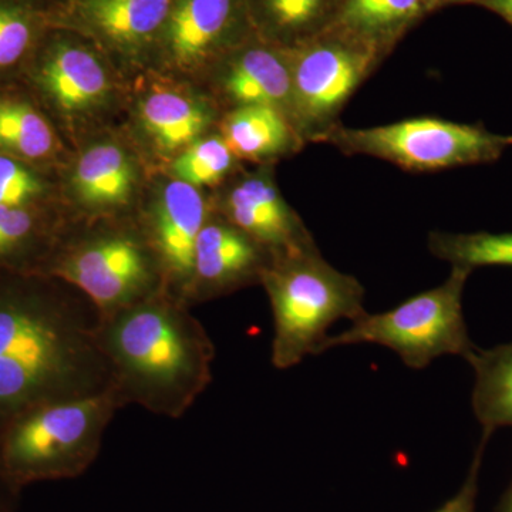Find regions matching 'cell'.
<instances>
[{"label":"cell","instance_id":"obj_24","mask_svg":"<svg viewBox=\"0 0 512 512\" xmlns=\"http://www.w3.org/2000/svg\"><path fill=\"white\" fill-rule=\"evenodd\" d=\"M165 170V174L175 180L204 191L227 183L241 171V161L232 153L220 131L215 130L185 148Z\"/></svg>","mask_w":512,"mask_h":512},{"label":"cell","instance_id":"obj_19","mask_svg":"<svg viewBox=\"0 0 512 512\" xmlns=\"http://www.w3.org/2000/svg\"><path fill=\"white\" fill-rule=\"evenodd\" d=\"M255 36L289 50L333 28L343 0H245Z\"/></svg>","mask_w":512,"mask_h":512},{"label":"cell","instance_id":"obj_4","mask_svg":"<svg viewBox=\"0 0 512 512\" xmlns=\"http://www.w3.org/2000/svg\"><path fill=\"white\" fill-rule=\"evenodd\" d=\"M123 409L114 390L46 404L13 421L0 450L12 481L79 477L99 456L104 431Z\"/></svg>","mask_w":512,"mask_h":512},{"label":"cell","instance_id":"obj_28","mask_svg":"<svg viewBox=\"0 0 512 512\" xmlns=\"http://www.w3.org/2000/svg\"><path fill=\"white\" fill-rule=\"evenodd\" d=\"M488 440H490V437L483 436L480 444H478L473 463H471L470 471H468L463 487L443 507L434 512H476L478 478H480L481 464H483L484 450Z\"/></svg>","mask_w":512,"mask_h":512},{"label":"cell","instance_id":"obj_31","mask_svg":"<svg viewBox=\"0 0 512 512\" xmlns=\"http://www.w3.org/2000/svg\"><path fill=\"white\" fill-rule=\"evenodd\" d=\"M495 512H512V480L503 497H501L500 504H498Z\"/></svg>","mask_w":512,"mask_h":512},{"label":"cell","instance_id":"obj_7","mask_svg":"<svg viewBox=\"0 0 512 512\" xmlns=\"http://www.w3.org/2000/svg\"><path fill=\"white\" fill-rule=\"evenodd\" d=\"M37 96L72 134L103 123L124 101V76L80 33L52 28L25 70Z\"/></svg>","mask_w":512,"mask_h":512},{"label":"cell","instance_id":"obj_11","mask_svg":"<svg viewBox=\"0 0 512 512\" xmlns=\"http://www.w3.org/2000/svg\"><path fill=\"white\" fill-rule=\"evenodd\" d=\"M131 90L130 133L137 151L167 167L217 130L222 110L198 84L144 70Z\"/></svg>","mask_w":512,"mask_h":512},{"label":"cell","instance_id":"obj_9","mask_svg":"<svg viewBox=\"0 0 512 512\" xmlns=\"http://www.w3.org/2000/svg\"><path fill=\"white\" fill-rule=\"evenodd\" d=\"M291 72L292 123L306 146L338 126L360 86L383 62L375 50L336 29L286 50Z\"/></svg>","mask_w":512,"mask_h":512},{"label":"cell","instance_id":"obj_18","mask_svg":"<svg viewBox=\"0 0 512 512\" xmlns=\"http://www.w3.org/2000/svg\"><path fill=\"white\" fill-rule=\"evenodd\" d=\"M217 130L239 161L256 165H275L306 147L292 121L274 107L249 106L225 111Z\"/></svg>","mask_w":512,"mask_h":512},{"label":"cell","instance_id":"obj_3","mask_svg":"<svg viewBox=\"0 0 512 512\" xmlns=\"http://www.w3.org/2000/svg\"><path fill=\"white\" fill-rule=\"evenodd\" d=\"M261 285L274 315L272 365L279 370L320 355L333 323L366 312L363 285L330 265L319 248L271 259Z\"/></svg>","mask_w":512,"mask_h":512},{"label":"cell","instance_id":"obj_16","mask_svg":"<svg viewBox=\"0 0 512 512\" xmlns=\"http://www.w3.org/2000/svg\"><path fill=\"white\" fill-rule=\"evenodd\" d=\"M200 86L225 111L268 106L292 121V86L286 50L252 36L222 57ZM293 124V123H292Z\"/></svg>","mask_w":512,"mask_h":512},{"label":"cell","instance_id":"obj_27","mask_svg":"<svg viewBox=\"0 0 512 512\" xmlns=\"http://www.w3.org/2000/svg\"><path fill=\"white\" fill-rule=\"evenodd\" d=\"M39 227V208L0 207V258L22 251Z\"/></svg>","mask_w":512,"mask_h":512},{"label":"cell","instance_id":"obj_26","mask_svg":"<svg viewBox=\"0 0 512 512\" xmlns=\"http://www.w3.org/2000/svg\"><path fill=\"white\" fill-rule=\"evenodd\" d=\"M53 194L42 168L0 153V207L40 208Z\"/></svg>","mask_w":512,"mask_h":512},{"label":"cell","instance_id":"obj_23","mask_svg":"<svg viewBox=\"0 0 512 512\" xmlns=\"http://www.w3.org/2000/svg\"><path fill=\"white\" fill-rule=\"evenodd\" d=\"M53 0H0V77L25 73L52 26Z\"/></svg>","mask_w":512,"mask_h":512},{"label":"cell","instance_id":"obj_20","mask_svg":"<svg viewBox=\"0 0 512 512\" xmlns=\"http://www.w3.org/2000/svg\"><path fill=\"white\" fill-rule=\"evenodd\" d=\"M426 15L423 0H343L333 29L369 46L384 60Z\"/></svg>","mask_w":512,"mask_h":512},{"label":"cell","instance_id":"obj_12","mask_svg":"<svg viewBox=\"0 0 512 512\" xmlns=\"http://www.w3.org/2000/svg\"><path fill=\"white\" fill-rule=\"evenodd\" d=\"M173 0H53L52 26L100 47L123 76L144 72Z\"/></svg>","mask_w":512,"mask_h":512},{"label":"cell","instance_id":"obj_1","mask_svg":"<svg viewBox=\"0 0 512 512\" xmlns=\"http://www.w3.org/2000/svg\"><path fill=\"white\" fill-rule=\"evenodd\" d=\"M113 390L101 315L83 293L0 292V416Z\"/></svg>","mask_w":512,"mask_h":512},{"label":"cell","instance_id":"obj_10","mask_svg":"<svg viewBox=\"0 0 512 512\" xmlns=\"http://www.w3.org/2000/svg\"><path fill=\"white\" fill-rule=\"evenodd\" d=\"M254 35L245 0H173L146 70L200 86Z\"/></svg>","mask_w":512,"mask_h":512},{"label":"cell","instance_id":"obj_14","mask_svg":"<svg viewBox=\"0 0 512 512\" xmlns=\"http://www.w3.org/2000/svg\"><path fill=\"white\" fill-rule=\"evenodd\" d=\"M212 208L264 248L271 259L318 248L305 222L279 190L274 165L238 171L221 185Z\"/></svg>","mask_w":512,"mask_h":512},{"label":"cell","instance_id":"obj_25","mask_svg":"<svg viewBox=\"0 0 512 512\" xmlns=\"http://www.w3.org/2000/svg\"><path fill=\"white\" fill-rule=\"evenodd\" d=\"M431 254L451 266L474 271L483 266H512V232H430Z\"/></svg>","mask_w":512,"mask_h":512},{"label":"cell","instance_id":"obj_17","mask_svg":"<svg viewBox=\"0 0 512 512\" xmlns=\"http://www.w3.org/2000/svg\"><path fill=\"white\" fill-rule=\"evenodd\" d=\"M269 262L264 248L212 208L195 245L190 305L261 284Z\"/></svg>","mask_w":512,"mask_h":512},{"label":"cell","instance_id":"obj_5","mask_svg":"<svg viewBox=\"0 0 512 512\" xmlns=\"http://www.w3.org/2000/svg\"><path fill=\"white\" fill-rule=\"evenodd\" d=\"M471 272L463 266H451L446 281L436 288L414 295L390 311L363 313L345 332L329 336L323 352L372 343L392 349L404 365L416 370L440 356L467 360L477 349L463 313V293Z\"/></svg>","mask_w":512,"mask_h":512},{"label":"cell","instance_id":"obj_8","mask_svg":"<svg viewBox=\"0 0 512 512\" xmlns=\"http://www.w3.org/2000/svg\"><path fill=\"white\" fill-rule=\"evenodd\" d=\"M52 276L73 286L101 318L165 289L153 249L141 228L110 225L73 241L59 255Z\"/></svg>","mask_w":512,"mask_h":512},{"label":"cell","instance_id":"obj_29","mask_svg":"<svg viewBox=\"0 0 512 512\" xmlns=\"http://www.w3.org/2000/svg\"><path fill=\"white\" fill-rule=\"evenodd\" d=\"M478 5L497 13L508 25L512 26V0H481Z\"/></svg>","mask_w":512,"mask_h":512},{"label":"cell","instance_id":"obj_6","mask_svg":"<svg viewBox=\"0 0 512 512\" xmlns=\"http://www.w3.org/2000/svg\"><path fill=\"white\" fill-rule=\"evenodd\" d=\"M346 156L387 161L410 173H436L490 164L512 148V134H495L480 124L416 117L375 127H333L316 144Z\"/></svg>","mask_w":512,"mask_h":512},{"label":"cell","instance_id":"obj_13","mask_svg":"<svg viewBox=\"0 0 512 512\" xmlns=\"http://www.w3.org/2000/svg\"><path fill=\"white\" fill-rule=\"evenodd\" d=\"M212 212L204 191L165 174L151 188L140 228L156 255L165 289L190 306L198 235Z\"/></svg>","mask_w":512,"mask_h":512},{"label":"cell","instance_id":"obj_30","mask_svg":"<svg viewBox=\"0 0 512 512\" xmlns=\"http://www.w3.org/2000/svg\"><path fill=\"white\" fill-rule=\"evenodd\" d=\"M480 2L481 0H423L424 6H426L429 13L448 5H460V3H477L478 5Z\"/></svg>","mask_w":512,"mask_h":512},{"label":"cell","instance_id":"obj_2","mask_svg":"<svg viewBox=\"0 0 512 512\" xmlns=\"http://www.w3.org/2000/svg\"><path fill=\"white\" fill-rule=\"evenodd\" d=\"M190 306L167 289L101 318L121 404L180 419L212 382L215 346Z\"/></svg>","mask_w":512,"mask_h":512},{"label":"cell","instance_id":"obj_15","mask_svg":"<svg viewBox=\"0 0 512 512\" xmlns=\"http://www.w3.org/2000/svg\"><path fill=\"white\" fill-rule=\"evenodd\" d=\"M143 163L136 148L120 138H93L74 158L64 178L70 204L90 218H111L136 202Z\"/></svg>","mask_w":512,"mask_h":512},{"label":"cell","instance_id":"obj_21","mask_svg":"<svg viewBox=\"0 0 512 512\" xmlns=\"http://www.w3.org/2000/svg\"><path fill=\"white\" fill-rule=\"evenodd\" d=\"M0 153L42 168L59 161L64 146L39 107L23 97L0 94Z\"/></svg>","mask_w":512,"mask_h":512},{"label":"cell","instance_id":"obj_22","mask_svg":"<svg viewBox=\"0 0 512 512\" xmlns=\"http://www.w3.org/2000/svg\"><path fill=\"white\" fill-rule=\"evenodd\" d=\"M467 362L476 373L471 404L483 436L512 427V343L476 349Z\"/></svg>","mask_w":512,"mask_h":512}]
</instances>
